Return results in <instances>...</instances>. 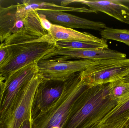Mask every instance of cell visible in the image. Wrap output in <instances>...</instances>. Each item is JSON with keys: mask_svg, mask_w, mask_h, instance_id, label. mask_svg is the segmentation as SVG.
Here are the masks:
<instances>
[{"mask_svg": "<svg viewBox=\"0 0 129 128\" xmlns=\"http://www.w3.org/2000/svg\"><path fill=\"white\" fill-rule=\"evenodd\" d=\"M43 80L37 73L20 92L4 117L0 120V128H20L26 120H31L32 105L35 93Z\"/></svg>", "mask_w": 129, "mask_h": 128, "instance_id": "obj_4", "label": "cell"}, {"mask_svg": "<svg viewBox=\"0 0 129 128\" xmlns=\"http://www.w3.org/2000/svg\"><path fill=\"white\" fill-rule=\"evenodd\" d=\"M122 80L124 82L126 83H129V73L128 74H126L125 76L122 79Z\"/></svg>", "mask_w": 129, "mask_h": 128, "instance_id": "obj_25", "label": "cell"}, {"mask_svg": "<svg viewBox=\"0 0 129 128\" xmlns=\"http://www.w3.org/2000/svg\"><path fill=\"white\" fill-rule=\"evenodd\" d=\"M37 62L16 71L5 80L0 106V120L7 114L19 94L38 72Z\"/></svg>", "mask_w": 129, "mask_h": 128, "instance_id": "obj_7", "label": "cell"}, {"mask_svg": "<svg viewBox=\"0 0 129 128\" xmlns=\"http://www.w3.org/2000/svg\"><path fill=\"white\" fill-rule=\"evenodd\" d=\"M117 105L110 83L88 87L74 103L63 128H101L105 116Z\"/></svg>", "mask_w": 129, "mask_h": 128, "instance_id": "obj_1", "label": "cell"}, {"mask_svg": "<svg viewBox=\"0 0 129 128\" xmlns=\"http://www.w3.org/2000/svg\"><path fill=\"white\" fill-rule=\"evenodd\" d=\"M80 73L73 75L64 82L60 98L31 119V128H63L74 103L89 87L81 81Z\"/></svg>", "mask_w": 129, "mask_h": 128, "instance_id": "obj_3", "label": "cell"}, {"mask_svg": "<svg viewBox=\"0 0 129 128\" xmlns=\"http://www.w3.org/2000/svg\"><path fill=\"white\" fill-rule=\"evenodd\" d=\"M8 50L4 45V43L0 44V67L4 64L9 58Z\"/></svg>", "mask_w": 129, "mask_h": 128, "instance_id": "obj_20", "label": "cell"}, {"mask_svg": "<svg viewBox=\"0 0 129 128\" xmlns=\"http://www.w3.org/2000/svg\"><path fill=\"white\" fill-rule=\"evenodd\" d=\"M4 87L5 83L3 82L0 83V106H1V103L2 99Z\"/></svg>", "mask_w": 129, "mask_h": 128, "instance_id": "obj_23", "label": "cell"}, {"mask_svg": "<svg viewBox=\"0 0 129 128\" xmlns=\"http://www.w3.org/2000/svg\"><path fill=\"white\" fill-rule=\"evenodd\" d=\"M24 22V29L35 36L42 37L49 34L42 26L39 14L37 11L28 12L26 14Z\"/></svg>", "mask_w": 129, "mask_h": 128, "instance_id": "obj_15", "label": "cell"}, {"mask_svg": "<svg viewBox=\"0 0 129 128\" xmlns=\"http://www.w3.org/2000/svg\"><path fill=\"white\" fill-rule=\"evenodd\" d=\"M4 43L9 55L7 61L0 67V76L5 80L16 71L38 62L56 48L50 34L39 37L24 28L8 38Z\"/></svg>", "mask_w": 129, "mask_h": 128, "instance_id": "obj_2", "label": "cell"}, {"mask_svg": "<svg viewBox=\"0 0 129 128\" xmlns=\"http://www.w3.org/2000/svg\"><path fill=\"white\" fill-rule=\"evenodd\" d=\"M17 5L7 7L0 6V42L3 43L13 34L17 32L16 24Z\"/></svg>", "mask_w": 129, "mask_h": 128, "instance_id": "obj_14", "label": "cell"}, {"mask_svg": "<svg viewBox=\"0 0 129 128\" xmlns=\"http://www.w3.org/2000/svg\"><path fill=\"white\" fill-rule=\"evenodd\" d=\"M127 120V119H124L111 124H104L101 128H123Z\"/></svg>", "mask_w": 129, "mask_h": 128, "instance_id": "obj_22", "label": "cell"}, {"mask_svg": "<svg viewBox=\"0 0 129 128\" xmlns=\"http://www.w3.org/2000/svg\"><path fill=\"white\" fill-rule=\"evenodd\" d=\"M20 128H31V120H26L23 123Z\"/></svg>", "mask_w": 129, "mask_h": 128, "instance_id": "obj_24", "label": "cell"}, {"mask_svg": "<svg viewBox=\"0 0 129 128\" xmlns=\"http://www.w3.org/2000/svg\"><path fill=\"white\" fill-rule=\"evenodd\" d=\"M64 83V82L59 81L42 80L39 85L34 95L31 120L57 101L62 94Z\"/></svg>", "mask_w": 129, "mask_h": 128, "instance_id": "obj_9", "label": "cell"}, {"mask_svg": "<svg viewBox=\"0 0 129 128\" xmlns=\"http://www.w3.org/2000/svg\"><path fill=\"white\" fill-rule=\"evenodd\" d=\"M48 33L53 40L58 41H84L105 43L107 40L87 32H81L73 29L52 24Z\"/></svg>", "mask_w": 129, "mask_h": 128, "instance_id": "obj_13", "label": "cell"}, {"mask_svg": "<svg viewBox=\"0 0 129 128\" xmlns=\"http://www.w3.org/2000/svg\"><path fill=\"white\" fill-rule=\"evenodd\" d=\"M123 128H129V124L127 125H125V126H124Z\"/></svg>", "mask_w": 129, "mask_h": 128, "instance_id": "obj_28", "label": "cell"}, {"mask_svg": "<svg viewBox=\"0 0 129 128\" xmlns=\"http://www.w3.org/2000/svg\"><path fill=\"white\" fill-rule=\"evenodd\" d=\"M129 118V100L122 104L117 106L109 113L103 120V124L114 123Z\"/></svg>", "mask_w": 129, "mask_h": 128, "instance_id": "obj_19", "label": "cell"}, {"mask_svg": "<svg viewBox=\"0 0 129 128\" xmlns=\"http://www.w3.org/2000/svg\"><path fill=\"white\" fill-rule=\"evenodd\" d=\"M129 73V59L102 60L80 73L81 81L89 87L122 79Z\"/></svg>", "mask_w": 129, "mask_h": 128, "instance_id": "obj_5", "label": "cell"}, {"mask_svg": "<svg viewBox=\"0 0 129 128\" xmlns=\"http://www.w3.org/2000/svg\"><path fill=\"white\" fill-rule=\"evenodd\" d=\"M78 3L88 6L94 13L102 12L119 21L129 24V7L119 1L98 0H64L61 2L63 6Z\"/></svg>", "mask_w": 129, "mask_h": 128, "instance_id": "obj_11", "label": "cell"}, {"mask_svg": "<svg viewBox=\"0 0 129 128\" xmlns=\"http://www.w3.org/2000/svg\"><path fill=\"white\" fill-rule=\"evenodd\" d=\"M126 56L125 53L109 48L96 50H77L56 48L42 59L55 58L69 60L76 59L102 61L125 59L126 58Z\"/></svg>", "mask_w": 129, "mask_h": 128, "instance_id": "obj_8", "label": "cell"}, {"mask_svg": "<svg viewBox=\"0 0 129 128\" xmlns=\"http://www.w3.org/2000/svg\"><path fill=\"white\" fill-rule=\"evenodd\" d=\"M4 80H5L4 78L0 76V83L3 82V81H4Z\"/></svg>", "mask_w": 129, "mask_h": 128, "instance_id": "obj_26", "label": "cell"}, {"mask_svg": "<svg viewBox=\"0 0 129 128\" xmlns=\"http://www.w3.org/2000/svg\"><path fill=\"white\" fill-rule=\"evenodd\" d=\"M39 14L45 16L51 23L69 28H80L95 31H101L107 27L102 22L92 21L79 17L63 11L40 10Z\"/></svg>", "mask_w": 129, "mask_h": 128, "instance_id": "obj_10", "label": "cell"}, {"mask_svg": "<svg viewBox=\"0 0 129 128\" xmlns=\"http://www.w3.org/2000/svg\"><path fill=\"white\" fill-rule=\"evenodd\" d=\"M22 3L17 4L16 16L19 19H24L26 14L31 11L51 10L69 11L79 13H94L93 11L85 7H72L63 6L53 2L37 0H24Z\"/></svg>", "mask_w": 129, "mask_h": 128, "instance_id": "obj_12", "label": "cell"}, {"mask_svg": "<svg viewBox=\"0 0 129 128\" xmlns=\"http://www.w3.org/2000/svg\"><path fill=\"white\" fill-rule=\"evenodd\" d=\"M0 6H1V1H0Z\"/></svg>", "mask_w": 129, "mask_h": 128, "instance_id": "obj_29", "label": "cell"}, {"mask_svg": "<svg viewBox=\"0 0 129 128\" xmlns=\"http://www.w3.org/2000/svg\"><path fill=\"white\" fill-rule=\"evenodd\" d=\"M39 19H40L42 26L44 29H45L48 32L50 30L52 23H51L50 21L46 18L45 16L39 13Z\"/></svg>", "mask_w": 129, "mask_h": 128, "instance_id": "obj_21", "label": "cell"}, {"mask_svg": "<svg viewBox=\"0 0 129 128\" xmlns=\"http://www.w3.org/2000/svg\"><path fill=\"white\" fill-rule=\"evenodd\" d=\"M99 61L79 59L69 61L55 58L41 59L37 62L38 73L43 80L65 82Z\"/></svg>", "mask_w": 129, "mask_h": 128, "instance_id": "obj_6", "label": "cell"}, {"mask_svg": "<svg viewBox=\"0 0 129 128\" xmlns=\"http://www.w3.org/2000/svg\"><path fill=\"white\" fill-rule=\"evenodd\" d=\"M57 48L71 49L96 50L108 48L107 42L98 43L84 41H58L56 42Z\"/></svg>", "mask_w": 129, "mask_h": 128, "instance_id": "obj_16", "label": "cell"}, {"mask_svg": "<svg viewBox=\"0 0 129 128\" xmlns=\"http://www.w3.org/2000/svg\"><path fill=\"white\" fill-rule=\"evenodd\" d=\"M129 124V118L127 119V121H126V123L125 124V125H128Z\"/></svg>", "mask_w": 129, "mask_h": 128, "instance_id": "obj_27", "label": "cell"}, {"mask_svg": "<svg viewBox=\"0 0 129 128\" xmlns=\"http://www.w3.org/2000/svg\"><path fill=\"white\" fill-rule=\"evenodd\" d=\"M111 94L114 99L122 104L129 100V83L122 79L111 83Z\"/></svg>", "mask_w": 129, "mask_h": 128, "instance_id": "obj_17", "label": "cell"}, {"mask_svg": "<svg viewBox=\"0 0 129 128\" xmlns=\"http://www.w3.org/2000/svg\"><path fill=\"white\" fill-rule=\"evenodd\" d=\"M101 38L124 43L129 46V30L106 27L100 31Z\"/></svg>", "mask_w": 129, "mask_h": 128, "instance_id": "obj_18", "label": "cell"}]
</instances>
